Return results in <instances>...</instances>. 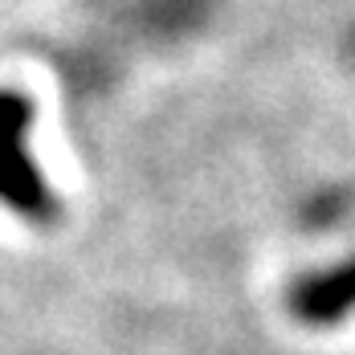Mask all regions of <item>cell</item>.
<instances>
[{"mask_svg": "<svg viewBox=\"0 0 355 355\" xmlns=\"http://www.w3.org/2000/svg\"><path fill=\"white\" fill-rule=\"evenodd\" d=\"M29 127L33 103L21 90H0V205L33 225H49L58 220V196L29 151Z\"/></svg>", "mask_w": 355, "mask_h": 355, "instance_id": "6da1fadb", "label": "cell"}, {"mask_svg": "<svg viewBox=\"0 0 355 355\" xmlns=\"http://www.w3.org/2000/svg\"><path fill=\"white\" fill-rule=\"evenodd\" d=\"M294 315L306 322H339L343 315L355 311V257L327 270V274H315L306 282H298L294 290Z\"/></svg>", "mask_w": 355, "mask_h": 355, "instance_id": "7a4b0ae2", "label": "cell"}]
</instances>
